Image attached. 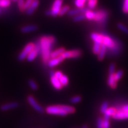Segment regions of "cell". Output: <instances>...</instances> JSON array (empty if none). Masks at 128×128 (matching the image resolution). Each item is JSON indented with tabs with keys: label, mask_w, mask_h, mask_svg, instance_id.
Instances as JSON below:
<instances>
[{
	"label": "cell",
	"mask_w": 128,
	"mask_h": 128,
	"mask_svg": "<svg viewBox=\"0 0 128 128\" xmlns=\"http://www.w3.org/2000/svg\"><path fill=\"white\" fill-rule=\"evenodd\" d=\"M56 39L54 36H44L40 37L37 40L39 46V54L42 58L44 64H47L50 59V54L52 52V48L56 43Z\"/></svg>",
	"instance_id": "1"
},
{
	"label": "cell",
	"mask_w": 128,
	"mask_h": 128,
	"mask_svg": "<svg viewBox=\"0 0 128 128\" xmlns=\"http://www.w3.org/2000/svg\"><path fill=\"white\" fill-rule=\"evenodd\" d=\"M108 16V12L104 9H100L95 11L94 21L98 22L102 26H104L107 22Z\"/></svg>",
	"instance_id": "2"
},
{
	"label": "cell",
	"mask_w": 128,
	"mask_h": 128,
	"mask_svg": "<svg viewBox=\"0 0 128 128\" xmlns=\"http://www.w3.org/2000/svg\"><path fill=\"white\" fill-rule=\"evenodd\" d=\"M62 4L63 0H54L52 8L50 10H47L46 12V15L52 16L54 17L59 15L61 8L62 7Z\"/></svg>",
	"instance_id": "3"
},
{
	"label": "cell",
	"mask_w": 128,
	"mask_h": 128,
	"mask_svg": "<svg viewBox=\"0 0 128 128\" xmlns=\"http://www.w3.org/2000/svg\"><path fill=\"white\" fill-rule=\"evenodd\" d=\"M46 112L49 114L58 115L60 116H66L69 114L67 112H66L63 108H62L60 104L58 105H52V106H48L46 108Z\"/></svg>",
	"instance_id": "4"
},
{
	"label": "cell",
	"mask_w": 128,
	"mask_h": 128,
	"mask_svg": "<svg viewBox=\"0 0 128 128\" xmlns=\"http://www.w3.org/2000/svg\"><path fill=\"white\" fill-rule=\"evenodd\" d=\"M35 46H36V44L33 43V42H30L27 45H26L25 47L22 50V52H20L18 56V61L21 62V61H24V60L26 59L28 55L35 48Z\"/></svg>",
	"instance_id": "5"
},
{
	"label": "cell",
	"mask_w": 128,
	"mask_h": 128,
	"mask_svg": "<svg viewBox=\"0 0 128 128\" xmlns=\"http://www.w3.org/2000/svg\"><path fill=\"white\" fill-rule=\"evenodd\" d=\"M122 49V44L119 40H116V44L112 48L107 49L108 51L106 52V54L108 56H116L120 54Z\"/></svg>",
	"instance_id": "6"
},
{
	"label": "cell",
	"mask_w": 128,
	"mask_h": 128,
	"mask_svg": "<svg viewBox=\"0 0 128 128\" xmlns=\"http://www.w3.org/2000/svg\"><path fill=\"white\" fill-rule=\"evenodd\" d=\"M82 51L80 50H72L66 51L62 56H64V59L68 58H78L82 56Z\"/></svg>",
	"instance_id": "7"
},
{
	"label": "cell",
	"mask_w": 128,
	"mask_h": 128,
	"mask_svg": "<svg viewBox=\"0 0 128 128\" xmlns=\"http://www.w3.org/2000/svg\"><path fill=\"white\" fill-rule=\"evenodd\" d=\"M103 42L102 44H104L107 47V49L112 48L116 44V40L117 39H112L111 37L106 35V34H103Z\"/></svg>",
	"instance_id": "8"
},
{
	"label": "cell",
	"mask_w": 128,
	"mask_h": 128,
	"mask_svg": "<svg viewBox=\"0 0 128 128\" xmlns=\"http://www.w3.org/2000/svg\"><path fill=\"white\" fill-rule=\"evenodd\" d=\"M28 102L29 103V104H30L31 106L36 110V111L38 112L42 113L44 112V110L42 108V107L40 106L39 103H37V101H36L35 98L32 96H29L27 98Z\"/></svg>",
	"instance_id": "9"
},
{
	"label": "cell",
	"mask_w": 128,
	"mask_h": 128,
	"mask_svg": "<svg viewBox=\"0 0 128 128\" xmlns=\"http://www.w3.org/2000/svg\"><path fill=\"white\" fill-rule=\"evenodd\" d=\"M35 44H36L35 48L30 52V54L28 55L27 58H26V60H27L28 62H32V61H34V60L36 59V58L37 57V55L39 54V51H40V50H39V44H38L37 42Z\"/></svg>",
	"instance_id": "10"
},
{
	"label": "cell",
	"mask_w": 128,
	"mask_h": 128,
	"mask_svg": "<svg viewBox=\"0 0 128 128\" xmlns=\"http://www.w3.org/2000/svg\"><path fill=\"white\" fill-rule=\"evenodd\" d=\"M64 60V58L62 55L59 56V57L54 58H50L48 60V62L47 65L49 68H54V67H56V66L59 65L60 63L62 62Z\"/></svg>",
	"instance_id": "11"
},
{
	"label": "cell",
	"mask_w": 128,
	"mask_h": 128,
	"mask_svg": "<svg viewBox=\"0 0 128 128\" xmlns=\"http://www.w3.org/2000/svg\"><path fill=\"white\" fill-rule=\"evenodd\" d=\"M18 106L19 104L17 102H10V103H7L2 104V106H0V110L3 112L7 111L9 110L17 108V107H18Z\"/></svg>",
	"instance_id": "12"
},
{
	"label": "cell",
	"mask_w": 128,
	"mask_h": 128,
	"mask_svg": "<svg viewBox=\"0 0 128 128\" xmlns=\"http://www.w3.org/2000/svg\"><path fill=\"white\" fill-rule=\"evenodd\" d=\"M112 118L114 120H126L128 119V111L117 110Z\"/></svg>",
	"instance_id": "13"
},
{
	"label": "cell",
	"mask_w": 128,
	"mask_h": 128,
	"mask_svg": "<svg viewBox=\"0 0 128 128\" xmlns=\"http://www.w3.org/2000/svg\"><path fill=\"white\" fill-rule=\"evenodd\" d=\"M39 0H34L32 2V5L30 6L28 8L26 9V13L28 15H32V14L35 12V10L37 8V7L39 6Z\"/></svg>",
	"instance_id": "14"
},
{
	"label": "cell",
	"mask_w": 128,
	"mask_h": 128,
	"mask_svg": "<svg viewBox=\"0 0 128 128\" xmlns=\"http://www.w3.org/2000/svg\"><path fill=\"white\" fill-rule=\"evenodd\" d=\"M50 82L52 83V86H54V88L57 90H60L64 87L62 83L60 82V80L55 76H50Z\"/></svg>",
	"instance_id": "15"
},
{
	"label": "cell",
	"mask_w": 128,
	"mask_h": 128,
	"mask_svg": "<svg viewBox=\"0 0 128 128\" xmlns=\"http://www.w3.org/2000/svg\"><path fill=\"white\" fill-rule=\"evenodd\" d=\"M103 34H98V33H92L90 34V38L94 42H98L102 44L103 42Z\"/></svg>",
	"instance_id": "16"
},
{
	"label": "cell",
	"mask_w": 128,
	"mask_h": 128,
	"mask_svg": "<svg viewBox=\"0 0 128 128\" xmlns=\"http://www.w3.org/2000/svg\"><path fill=\"white\" fill-rule=\"evenodd\" d=\"M38 29V26L36 25H28L26 26H23L21 28L20 31L23 34H27V33H30V32H33L36 31Z\"/></svg>",
	"instance_id": "17"
},
{
	"label": "cell",
	"mask_w": 128,
	"mask_h": 128,
	"mask_svg": "<svg viewBox=\"0 0 128 128\" xmlns=\"http://www.w3.org/2000/svg\"><path fill=\"white\" fill-rule=\"evenodd\" d=\"M116 108L114 107H110V108H108V109L106 110V111L104 112L103 114V119L104 120H109L110 117H112V116L116 112Z\"/></svg>",
	"instance_id": "18"
},
{
	"label": "cell",
	"mask_w": 128,
	"mask_h": 128,
	"mask_svg": "<svg viewBox=\"0 0 128 128\" xmlns=\"http://www.w3.org/2000/svg\"><path fill=\"white\" fill-rule=\"evenodd\" d=\"M107 84L112 89H114V88H116V86H117V82L115 80L114 74H110L108 75Z\"/></svg>",
	"instance_id": "19"
},
{
	"label": "cell",
	"mask_w": 128,
	"mask_h": 128,
	"mask_svg": "<svg viewBox=\"0 0 128 128\" xmlns=\"http://www.w3.org/2000/svg\"><path fill=\"white\" fill-rule=\"evenodd\" d=\"M106 52H107V47L104 44H102L101 46V49H100V52L98 54V60L100 61H102L104 59V56L106 55Z\"/></svg>",
	"instance_id": "20"
},
{
	"label": "cell",
	"mask_w": 128,
	"mask_h": 128,
	"mask_svg": "<svg viewBox=\"0 0 128 128\" xmlns=\"http://www.w3.org/2000/svg\"><path fill=\"white\" fill-rule=\"evenodd\" d=\"M65 52H66V50L64 48H59L56 49V50L52 52L50 54V58L59 57V56H62Z\"/></svg>",
	"instance_id": "21"
},
{
	"label": "cell",
	"mask_w": 128,
	"mask_h": 128,
	"mask_svg": "<svg viewBox=\"0 0 128 128\" xmlns=\"http://www.w3.org/2000/svg\"><path fill=\"white\" fill-rule=\"evenodd\" d=\"M60 106L62 107V108L65 110L68 114H72V113L75 112V108L72 106H69V105H65V104H60Z\"/></svg>",
	"instance_id": "22"
},
{
	"label": "cell",
	"mask_w": 128,
	"mask_h": 128,
	"mask_svg": "<svg viewBox=\"0 0 128 128\" xmlns=\"http://www.w3.org/2000/svg\"><path fill=\"white\" fill-rule=\"evenodd\" d=\"M101 44H100V43H98V42H94V43L93 48H92V51L94 54H99L100 49H101Z\"/></svg>",
	"instance_id": "23"
},
{
	"label": "cell",
	"mask_w": 128,
	"mask_h": 128,
	"mask_svg": "<svg viewBox=\"0 0 128 128\" xmlns=\"http://www.w3.org/2000/svg\"><path fill=\"white\" fill-rule=\"evenodd\" d=\"M85 17L86 19H88L89 20H94L95 18V12H93L92 10H88L86 13L84 14Z\"/></svg>",
	"instance_id": "24"
},
{
	"label": "cell",
	"mask_w": 128,
	"mask_h": 128,
	"mask_svg": "<svg viewBox=\"0 0 128 128\" xmlns=\"http://www.w3.org/2000/svg\"><path fill=\"white\" fill-rule=\"evenodd\" d=\"M59 80L64 87L67 86L68 85V83H69V78H68V76H66V75H65V74H63L62 76V77H61Z\"/></svg>",
	"instance_id": "25"
},
{
	"label": "cell",
	"mask_w": 128,
	"mask_h": 128,
	"mask_svg": "<svg viewBox=\"0 0 128 128\" xmlns=\"http://www.w3.org/2000/svg\"><path fill=\"white\" fill-rule=\"evenodd\" d=\"M86 18L85 17V15L84 14H77V15L74 16L73 18H72V20L73 22H80V21H82L84 19Z\"/></svg>",
	"instance_id": "26"
},
{
	"label": "cell",
	"mask_w": 128,
	"mask_h": 128,
	"mask_svg": "<svg viewBox=\"0 0 128 128\" xmlns=\"http://www.w3.org/2000/svg\"><path fill=\"white\" fill-rule=\"evenodd\" d=\"M86 1L87 0H74V4L77 8H82L84 7Z\"/></svg>",
	"instance_id": "27"
},
{
	"label": "cell",
	"mask_w": 128,
	"mask_h": 128,
	"mask_svg": "<svg viewBox=\"0 0 128 128\" xmlns=\"http://www.w3.org/2000/svg\"><path fill=\"white\" fill-rule=\"evenodd\" d=\"M10 0H0V7L1 8H7L10 5Z\"/></svg>",
	"instance_id": "28"
},
{
	"label": "cell",
	"mask_w": 128,
	"mask_h": 128,
	"mask_svg": "<svg viewBox=\"0 0 128 128\" xmlns=\"http://www.w3.org/2000/svg\"><path fill=\"white\" fill-rule=\"evenodd\" d=\"M69 10H70V7H69V5H64V7H62V8H61L59 15L63 16L64 14H66V13H68Z\"/></svg>",
	"instance_id": "29"
},
{
	"label": "cell",
	"mask_w": 128,
	"mask_h": 128,
	"mask_svg": "<svg viewBox=\"0 0 128 128\" xmlns=\"http://www.w3.org/2000/svg\"><path fill=\"white\" fill-rule=\"evenodd\" d=\"M108 103L107 102V101H104V102H103L101 105V107H100V112H101L102 114H104V112L108 109Z\"/></svg>",
	"instance_id": "30"
},
{
	"label": "cell",
	"mask_w": 128,
	"mask_h": 128,
	"mask_svg": "<svg viewBox=\"0 0 128 128\" xmlns=\"http://www.w3.org/2000/svg\"><path fill=\"white\" fill-rule=\"evenodd\" d=\"M124 75V71L122 70H119L117 72H116L114 73V78L115 80H116V82L120 80L122 78V77Z\"/></svg>",
	"instance_id": "31"
},
{
	"label": "cell",
	"mask_w": 128,
	"mask_h": 128,
	"mask_svg": "<svg viewBox=\"0 0 128 128\" xmlns=\"http://www.w3.org/2000/svg\"><path fill=\"white\" fill-rule=\"evenodd\" d=\"M98 4V0H88V7L90 9H94Z\"/></svg>",
	"instance_id": "32"
},
{
	"label": "cell",
	"mask_w": 128,
	"mask_h": 128,
	"mask_svg": "<svg viewBox=\"0 0 128 128\" xmlns=\"http://www.w3.org/2000/svg\"><path fill=\"white\" fill-rule=\"evenodd\" d=\"M28 84L29 86L32 88L33 90H36L38 89V86H37V83L34 80L30 79L28 80Z\"/></svg>",
	"instance_id": "33"
},
{
	"label": "cell",
	"mask_w": 128,
	"mask_h": 128,
	"mask_svg": "<svg viewBox=\"0 0 128 128\" xmlns=\"http://www.w3.org/2000/svg\"><path fill=\"white\" fill-rule=\"evenodd\" d=\"M117 27L118 28V29H120L122 32H123L124 33H125L126 34H128V28L126 27V26L124 25L122 23H118L117 24Z\"/></svg>",
	"instance_id": "34"
},
{
	"label": "cell",
	"mask_w": 128,
	"mask_h": 128,
	"mask_svg": "<svg viewBox=\"0 0 128 128\" xmlns=\"http://www.w3.org/2000/svg\"><path fill=\"white\" fill-rule=\"evenodd\" d=\"M103 122H104V119L101 117H99L97 119L96 128H103Z\"/></svg>",
	"instance_id": "35"
},
{
	"label": "cell",
	"mask_w": 128,
	"mask_h": 128,
	"mask_svg": "<svg viewBox=\"0 0 128 128\" xmlns=\"http://www.w3.org/2000/svg\"><path fill=\"white\" fill-rule=\"evenodd\" d=\"M17 4H18V7L20 11H22V12L24 11V4H25V0H18Z\"/></svg>",
	"instance_id": "36"
},
{
	"label": "cell",
	"mask_w": 128,
	"mask_h": 128,
	"mask_svg": "<svg viewBox=\"0 0 128 128\" xmlns=\"http://www.w3.org/2000/svg\"><path fill=\"white\" fill-rule=\"evenodd\" d=\"M81 100H82V98H81L80 96H74V97H72L71 99V100H70V101L72 103H78L80 102Z\"/></svg>",
	"instance_id": "37"
},
{
	"label": "cell",
	"mask_w": 128,
	"mask_h": 128,
	"mask_svg": "<svg viewBox=\"0 0 128 128\" xmlns=\"http://www.w3.org/2000/svg\"><path fill=\"white\" fill-rule=\"evenodd\" d=\"M115 68H116V66H115L114 63H112L109 66V68H108V73L110 74H114L115 73Z\"/></svg>",
	"instance_id": "38"
},
{
	"label": "cell",
	"mask_w": 128,
	"mask_h": 128,
	"mask_svg": "<svg viewBox=\"0 0 128 128\" xmlns=\"http://www.w3.org/2000/svg\"><path fill=\"white\" fill-rule=\"evenodd\" d=\"M116 110H122V111H128V103L124 104L122 106L117 107Z\"/></svg>",
	"instance_id": "39"
},
{
	"label": "cell",
	"mask_w": 128,
	"mask_h": 128,
	"mask_svg": "<svg viewBox=\"0 0 128 128\" xmlns=\"http://www.w3.org/2000/svg\"><path fill=\"white\" fill-rule=\"evenodd\" d=\"M123 12L124 13H128V0H124L123 5Z\"/></svg>",
	"instance_id": "40"
},
{
	"label": "cell",
	"mask_w": 128,
	"mask_h": 128,
	"mask_svg": "<svg viewBox=\"0 0 128 128\" xmlns=\"http://www.w3.org/2000/svg\"><path fill=\"white\" fill-rule=\"evenodd\" d=\"M33 1H34V0H25V4H24V10H26V9L30 7V6L32 5Z\"/></svg>",
	"instance_id": "41"
},
{
	"label": "cell",
	"mask_w": 128,
	"mask_h": 128,
	"mask_svg": "<svg viewBox=\"0 0 128 128\" xmlns=\"http://www.w3.org/2000/svg\"><path fill=\"white\" fill-rule=\"evenodd\" d=\"M103 128H110V122L108 120H104Z\"/></svg>",
	"instance_id": "42"
},
{
	"label": "cell",
	"mask_w": 128,
	"mask_h": 128,
	"mask_svg": "<svg viewBox=\"0 0 128 128\" xmlns=\"http://www.w3.org/2000/svg\"><path fill=\"white\" fill-rule=\"evenodd\" d=\"M63 73L62 72H61L60 71H57L55 72V76H56V78H58V79H60L61 77H62V76L63 75Z\"/></svg>",
	"instance_id": "43"
},
{
	"label": "cell",
	"mask_w": 128,
	"mask_h": 128,
	"mask_svg": "<svg viewBox=\"0 0 128 128\" xmlns=\"http://www.w3.org/2000/svg\"><path fill=\"white\" fill-rule=\"evenodd\" d=\"M50 76H55V72L54 71H50Z\"/></svg>",
	"instance_id": "44"
},
{
	"label": "cell",
	"mask_w": 128,
	"mask_h": 128,
	"mask_svg": "<svg viewBox=\"0 0 128 128\" xmlns=\"http://www.w3.org/2000/svg\"><path fill=\"white\" fill-rule=\"evenodd\" d=\"M82 128H88V126H87L86 125H84V126H83Z\"/></svg>",
	"instance_id": "45"
},
{
	"label": "cell",
	"mask_w": 128,
	"mask_h": 128,
	"mask_svg": "<svg viewBox=\"0 0 128 128\" xmlns=\"http://www.w3.org/2000/svg\"><path fill=\"white\" fill-rule=\"evenodd\" d=\"M11 1H12L13 2H17V1H18V0H11Z\"/></svg>",
	"instance_id": "46"
},
{
	"label": "cell",
	"mask_w": 128,
	"mask_h": 128,
	"mask_svg": "<svg viewBox=\"0 0 128 128\" xmlns=\"http://www.w3.org/2000/svg\"><path fill=\"white\" fill-rule=\"evenodd\" d=\"M1 12H2V8L0 7V14H1Z\"/></svg>",
	"instance_id": "47"
}]
</instances>
